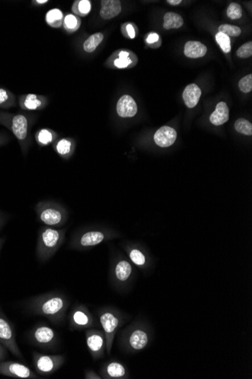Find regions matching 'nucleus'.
Segmentation results:
<instances>
[{
	"label": "nucleus",
	"instance_id": "nucleus-21",
	"mask_svg": "<svg viewBox=\"0 0 252 379\" xmlns=\"http://www.w3.org/2000/svg\"><path fill=\"white\" fill-rule=\"evenodd\" d=\"M132 268L130 263L126 260H121L115 268V275L116 279L120 282H125L132 274Z\"/></svg>",
	"mask_w": 252,
	"mask_h": 379
},
{
	"label": "nucleus",
	"instance_id": "nucleus-36",
	"mask_svg": "<svg viewBox=\"0 0 252 379\" xmlns=\"http://www.w3.org/2000/svg\"><path fill=\"white\" fill-rule=\"evenodd\" d=\"M71 146H72V143L71 141L63 139L57 144L56 149L60 155H65L70 153L71 151Z\"/></svg>",
	"mask_w": 252,
	"mask_h": 379
},
{
	"label": "nucleus",
	"instance_id": "nucleus-18",
	"mask_svg": "<svg viewBox=\"0 0 252 379\" xmlns=\"http://www.w3.org/2000/svg\"><path fill=\"white\" fill-rule=\"evenodd\" d=\"M147 342V335L141 329L135 330L129 336V344L133 350H139L144 348Z\"/></svg>",
	"mask_w": 252,
	"mask_h": 379
},
{
	"label": "nucleus",
	"instance_id": "nucleus-38",
	"mask_svg": "<svg viewBox=\"0 0 252 379\" xmlns=\"http://www.w3.org/2000/svg\"><path fill=\"white\" fill-rule=\"evenodd\" d=\"M122 31L123 34H125V37H128L130 39H134L135 38V28H134L132 24L125 23V24L122 25Z\"/></svg>",
	"mask_w": 252,
	"mask_h": 379
},
{
	"label": "nucleus",
	"instance_id": "nucleus-2",
	"mask_svg": "<svg viewBox=\"0 0 252 379\" xmlns=\"http://www.w3.org/2000/svg\"><path fill=\"white\" fill-rule=\"evenodd\" d=\"M65 229L44 228L39 233L37 244V255L41 261L52 257L58 250L65 239Z\"/></svg>",
	"mask_w": 252,
	"mask_h": 379
},
{
	"label": "nucleus",
	"instance_id": "nucleus-37",
	"mask_svg": "<svg viewBox=\"0 0 252 379\" xmlns=\"http://www.w3.org/2000/svg\"><path fill=\"white\" fill-rule=\"evenodd\" d=\"M130 258L135 264L142 266L144 264L146 259L142 252L137 249H133L130 252Z\"/></svg>",
	"mask_w": 252,
	"mask_h": 379
},
{
	"label": "nucleus",
	"instance_id": "nucleus-31",
	"mask_svg": "<svg viewBox=\"0 0 252 379\" xmlns=\"http://www.w3.org/2000/svg\"><path fill=\"white\" fill-rule=\"evenodd\" d=\"M226 14L230 19H239V18H242V15H243V9H242L241 5L236 3V2H232L227 8Z\"/></svg>",
	"mask_w": 252,
	"mask_h": 379
},
{
	"label": "nucleus",
	"instance_id": "nucleus-3",
	"mask_svg": "<svg viewBox=\"0 0 252 379\" xmlns=\"http://www.w3.org/2000/svg\"><path fill=\"white\" fill-rule=\"evenodd\" d=\"M27 338L33 345L44 349L52 348L58 342V336L53 329L42 324L33 328L27 334Z\"/></svg>",
	"mask_w": 252,
	"mask_h": 379
},
{
	"label": "nucleus",
	"instance_id": "nucleus-45",
	"mask_svg": "<svg viewBox=\"0 0 252 379\" xmlns=\"http://www.w3.org/2000/svg\"><path fill=\"white\" fill-rule=\"evenodd\" d=\"M36 2L39 4H44L45 2H48V1L47 0H37Z\"/></svg>",
	"mask_w": 252,
	"mask_h": 379
},
{
	"label": "nucleus",
	"instance_id": "nucleus-28",
	"mask_svg": "<svg viewBox=\"0 0 252 379\" xmlns=\"http://www.w3.org/2000/svg\"><path fill=\"white\" fill-rule=\"evenodd\" d=\"M81 20L74 15H68L64 20V26L69 32L77 31L80 27Z\"/></svg>",
	"mask_w": 252,
	"mask_h": 379
},
{
	"label": "nucleus",
	"instance_id": "nucleus-8",
	"mask_svg": "<svg viewBox=\"0 0 252 379\" xmlns=\"http://www.w3.org/2000/svg\"><path fill=\"white\" fill-rule=\"evenodd\" d=\"M100 321L102 323L105 331L106 348L108 353H110L112 342L114 339L116 330L120 324L119 318L110 311H105L100 316Z\"/></svg>",
	"mask_w": 252,
	"mask_h": 379
},
{
	"label": "nucleus",
	"instance_id": "nucleus-32",
	"mask_svg": "<svg viewBox=\"0 0 252 379\" xmlns=\"http://www.w3.org/2000/svg\"><path fill=\"white\" fill-rule=\"evenodd\" d=\"M129 54L125 51H122L119 53V58L115 60L114 65L118 68H127L131 64V60L129 58Z\"/></svg>",
	"mask_w": 252,
	"mask_h": 379
},
{
	"label": "nucleus",
	"instance_id": "nucleus-23",
	"mask_svg": "<svg viewBox=\"0 0 252 379\" xmlns=\"http://www.w3.org/2000/svg\"><path fill=\"white\" fill-rule=\"evenodd\" d=\"M104 34L102 33H96L89 37L84 42V50L86 52H93L96 49L97 47L103 41Z\"/></svg>",
	"mask_w": 252,
	"mask_h": 379
},
{
	"label": "nucleus",
	"instance_id": "nucleus-42",
	"mask_svg": "<svg viewBox=\"0 0 252 379\" xmlns=\"http://www.w3.org/2000/svg\"><path fill=\"white\" fill-rule=\"evenodd\" d=\"M85 379H101V378L95 374L93 372H90V373H87Z\"/></svg>",
	"mask_w": 252,
	"mask_h": 379
},
{
	"label": "nucleus",
	"instance_id": "nucleus-17",
	"mask_svg": "<svg viewBox=\"0 0 252 379\" xmlns=\"http://www.w3.org/2000/svg\"><path fill=\"white\" fill-rule=\"evenodd\" d=\"M207 47L199 41H188L184 45V55L187 58H198L206 55Z\"/></svg>",
	"mask_w": 252,
	"mask_h": 379
},
{
	"label": "nucleus",
	"instance_id": "nucleus-33",
	"mask_svg": "<svg viewBox=\"0 0 252 379\" xmlns=\"http://www.w3.org/2000/svg\"><path fill=\"white\" fill-rule=\"evenodd\" d=\"M236 55L241 58H248L252 55V42H246L238 48Z\"/></svg>",
	"mask_w": 252,
	"mask_h": 379
},
{
	"label": "nucleus",
	"instance_id": "nucleus-4",
	"mask_svg": "<svg viewBox=\"0 0 252 379\" xmlns=\"http://www.w3.org/2000/svg\"><path fill=\"white\" fill-rule=\"evenodd\" d=\"M0 344H2L14 356L23 359L22 353L20 350L15 338V329L10 323L2 309L0 308Z\"/></svg>",
	"mask_w": 252,
	"mask_h": 379
},
{
	"label": "nucleus",
	"instance_id": "nucleus-44",
	"mask_svg": "<svg viewBox=\"0 0 252 379\" xmlns=\"http://www.w3.org/2000/svg\"><path fill=\"white\" fill-rule=\"evenodd\" d=\"M4 222H5V219L2 215L0 214V227H2V225L4 224Z\"/></svg>",
	"mask_w": 252,
	"mask_h": 379
},
{
	"label": "nucleus",
	"instance_id": "nucleus-12",
	"mask_svg": "<svg viewBox=\"0 0 252 379\" xmlns=\"http://www.w3.org/2000/svg\"><path fill=\"white\" fill-rule=\"evenodd\" d=\"M86 336L87 345L89 347L92 355L95 357L102 355L106 345L105 336L100 333H92V332L87 333Z\"/></svg>",
	"mask_w": 252,
	"mask_h": 379
},
{
	"label": "nucleus",
	"instance_id": "nucleus-13",
	"mask_svg": "<svg viewBox=\"0 0 252 379\" xmlns=\"http://www.w3.org/2000/svg\"><path fill=\"white\" fill-rule=\"evenodd\" d=\"M122 11V5L119 0H103L100 15L103 19L109 20L119 15Z\"/></svg>",
	"mask_w": 252,
	"mask_h": 379
},
{
	"label": "nucleus",
	"instance_id": "nucleus-16",
	"mask_svg": "<svg viewBox=\"0 0 252 379\" xmlns=\"http://www.w3.org/2000/svg\"><path fill=\"white\" fill-rule=\"evenodd\" d=\"M229 114H230V111L226 102H219L216 105V111L211 115V123L216 126L223 125L226 121H228Z\"/></svg>",
	"mask_w": 252,
	"mask_h": 379
},
{
	"label": "nucleus",
	"instance_id": "nucleus-40",
	"mask_svg": "<svg viewBox=\"0 0 252 379\" xmlns=\"http://www.w3.org/2000/svg\"><path fill=\"white\" fill-rule=\"evenodd\" d=\"M8 351L2 344H0V362L6 360L8 356Z\"/></svg>",
	"mask_w": 252,
	"mask_h": 379
},
{
	"label": "nucleus",
	"instance_id": "nucleus-19",
	"mask_svg": "<svg viewBox=\"0 0 252 379\" xmlns=\"http://www.w3.org/2000/svg\"><path fill=\"white\" fill-rule=\"evenodd\" d=\"M105 236L103 232L98 231H92L88 232L79 239V245L82 247H91L95 246L103 242Z\"/></svg>",
	"mask_w": 252,
	"mask_h": 379
},
{
	"label": "nucleus",
	"instance_id": "nucleus-22",
	"mask_svg": "<svg viewBox=\"0 0 252 379\" xmlns=\"http://www.w3.org/2000/svg\"><path fill=\"white\" fill-rule=\"evenodd\" d=\"M106 373L108 377L112 379H120L125 377L126 375L123 365L117 362L109 363L106 367Z\"/></svg>",
	"mask_w": 252,
	"mask_h": 379
},
{
	"label": "nucleus",
	"instance_id": "nucleus-35",
	"mask_svg": "<svg viewBox=\"0 0 252 379\" xmlns=\"http://www.w3.org/2000/svg\"><path fill=\"white\" fill-rule=\"evenodd\" d=\"M37 139L42 145H48L53 140V134L48 129H41L37 135Z\"/></svg>",
	"mask_w": 252,
	"mask_h": 379
},
{
	"label": "nucleus",
	"instance_id": "nucleus-26",
	"mask_svg": "<svg viewBox=\"0 0 252 379\" xmlns=\"http://www.w3.org/2000/svg\"><path fill=\"white\" fill-rule=\"evenodd\" d=\"M41 105H42V102L34 94L26 95L21 103V107L23 108L31 110V111L38 109Z\"/></svg>",
	"mask_w": 252,
	"mask_h": 379
},
{
	"label": "nucleus",
	"instance_id": "nucleus-14",
	"mask_svg": "<svg viewBox=\"0 0 252 379\" xmlns=\"http://www.w3.org/2000/svg\"><path fill=\"white\" fill-rule=\"evenodd\" d=\"M202 91L196 84H191L185 87L183 92V99L187 108H193L197 105L200 99Z\"/></svg>",
	"mask_w": 252,
	"mask_h": 379
},
{
	"label": "nucleus",
	"instance_id": "nucleus-27",
	"mask_svg": "<svg viewBox=\"0 0 252 379\" xmlns=\"http://www.w3.org/2000/svg\"><path fill=\"white\" fill-rule=\"evenodd\" d=\"M235 129L239 133L243 134L246 136L252 135V125L244 118H239L236 121Z\"/></svg>",
	"mask_w": 252,
	"mask_h": 379
},
{
	"label": "nucleus",
	"instance_id": "nucleus-43",
	"mask_svg": "<svg viewBox=\"0 0 252 379\" xmlns=\"http://www.w3.org/2000/svg\"><path fill=\"white\" fill-rule=\"evenodd\" d=\"M181 0H168L167 1L168 3L172 5H179V4L181 3Z\"/></svg>",
	"mask_w": 252,
	"mask_h": 379
},
{
	"label": "nucleus",
	"instance_id": "nucleus-15",
	"mask_svg": "<svg viewBox=\"0 0 252 379\" xmlns=\"http://www.w3.org/2000/svg\"><path fill=\"white\" fill-rule=\"evenodd\" d=\"M91 324V319L85 310L75 308L70 315V326L72 329L86 327Z\"/></svg>",
	"mask_w": 252,
	"mask_h": 379
},
{
	"label": "nucleus",
	"instance_id": "nucleus-39",
	"mask_svg": "<svg viewBox=\"0 0 252 379\" xmlns=\"http://www.w3.org/2000/svg\"><path fill=\"white\" fill-rule=\"evenodd\" d=\"M9 95L5 89L0 88V105H3L8 102Z\"/></svg>",
	"mask_w": 252,
	"mask_h": 379
},
{
	"label": "nucleus",
	"instance_id": "nucleus-6",
	"mask_svg": "<svg viewBox=\"0 0 252 379\" xmlns=\"http://www.w3.org/2000/svg\"><path fill=\"white\" fill-rule=\"evenodd\" d=\"M0 375L15 379H38V376L26 365L6 360L0 362Z\"/></svg>",
	"mask_w": 252,
	"mask_h": 379
},
{
	"label": "nucleus",
	"instance_id": "nucleus-10",
	"mask_svg": "<svg viewBox=\"0 0 252 379\" xmlns=\"http://www.w3.org/2000/svg\"><path fill=\"white\" fill-rule=\"evenodd\" d=\"M116 111L121 118H132L138 112V105L131 95H124L118 101Z\"/></svg>",
	"mask_w": 252,
	"mask_h": 379
},
{
	"label": "nucleus",
	"instance_id": "nucleus-24",
	"mask_svg": "<svg viewBox=\"0 0 252 379\" xmlns=\"http://www.w3.org/2000/svg\"><path fill=\"white\" fill-rule=\"evenodd\" d=\"M72 9L75 15L85 17L89 15L90 12L92 9V3L89 0H78L74 2Z\"/></svg>",
	"mask_w": 252,
	"mask_h": 379
},
{
	"label": "nucleus",
	"instance_id": "nucleus-11",
	"mask_svg": "<svg viewBox=\"0 0 252 379\" xmlns=\"http://www.w3.org/2000/svg\"><path fill=\"white\" fill-rule=\"evenodd\" d=\"M177 139V132L175 129L168 126L159 128L154 135V142L162 148L169 147L175 143Z\"/></svg>",
	"mask_w": 252,
	"mask_h": 379
},
{
	"label": "nucleus",
	"instance_id": "nucleus-29",
	"mask_svg": "<svg viewBox=\"0 0 252 379\" xmlns=\"http://www.w3.org/2000/svg\"><path fill=\"white\" fill-rule=\"evenodd\" d=\"M219 32L230 37H239L242 34V31L239 27L233 26L230 24H222L218 28Z\"/></svg>",
	"mask_w": 252,
	"mask_h": 379
},
{
	"label": "nucleus",
	"instance_id": "nucleus-25",
	"mask_svg": "<svg viewBox=\"0 0 252 379\" xmlns=\"http://www.w3.org/2000/svg\"><path fill=\"white\" fill-rule=\"evenodd\" d=\"M46 22L52 28H60L63 21V13L58 8L50 10L46 14Z\"/></svg>",
	"mask_w": 252,
	"mask_h": 379
},
{
	"label": "nucleus",
	"instance_id": "nucleus-20",
	"mask_svg": "<svg viewBox=\"0 0 252 379\" xmlns=\"http://www.w3.org/2000/svg\"><path fill=\"white\" fill-rule=\"evenodd\" d=\"M183 19L175 12H168L164 15L163 28L166 30L178 29L183 26Z\"/></svg>",
	"mask_w": 252,
	"mask_h": 379
},
{
	"label": "nucleus",
	"instance_id": "nucleus-7",
	"mask_svg": "<svg viewBox=\"0 0 252 379\" xmlns=\"http://www.w3.org/2000/svg\"><path fill=\"white\" fill-rule=\"evenodd\" d=\"M38 214L40 221L46 226L58 227L67 221L66 211L58 207H40L38 208Z\"/></svg>",
	"mask_w": 252,
	"mask_h": 379
},
{
	"label": "nucleus",
	"instance_id": "nucleus-34",
	"mask_svg": "<svg viewBox=\"0 0 252 379\" xmlns=\"http://www.w3.org/2000/svg\"><path fill=\"white\" fill-rule=\"evenodd\" d=\"M239 88L245 93H249L252 90V75H246L239 82Z\"/></svg>",
	"mask_w": 252,
	"mask_h": 379
},
{
	"label": "nucleus",
	"instance_id": "nucleus-1",
	"mask_svg": "<svg viewBox=\"0 0 252 379\" xmlns=\"http://www.w3.org/2000/svg\"><path fill=\"white\" fill-rule=\"evenodd\" d=\"M69 305L65 293L52 292L28 299L24 307L30 314L43 316L52 323L61 324L65 320Z\"/></svg>",
	"mask_w": 252,
	"mask_h": 379
},
{
	"label": "nucleus",
	"instance_id": "nucleus-5",
	"mask_svg": "<svg viewBox=\"0 0 252 379\" xmlns=\"http://www.w3.org/2000/svg\"><path fill=\"white\" fill-rule=\"evenodd\" d=\"M63 355H45L34 352L33 361L37 373L42 376H49L59 370L65 362Z\"/></svg>",
	"mask_w": 252,
	"mask_h": 379
},
{
	"label": "nucleus",
	"instance_id": "nucleus-9",
	"mask_svg": "<svg viewBox=\"0 0 252 379\" xmlns=\"http://www.w3.org/2000/svg\"><path fill=\"white\" fill-rule=\"evenodd\" d=\"M29 122L24 115H15L11 118V129L20 142H24L28 136Z\"/></svg>",
	"mask_w": 252,
	"mask_h": 379
},
{
	"label": "nucleus",
	"instance_id": "nucleus-30",
	"mask_svg": "<svg viewBox=\"0 0 252 379\" xmlns=\"http://www.w3.org/2000/svg\"><path fill=\"white\" fill-rule=\"evenodd\" d=\"M216 41L220 45L222 50L225 53H228L231 51V45H230V40L228 36L225 35L222 33H217L216 34Z\"/></svg>",
	"mask_w": 252,
	"mask_h": 379
},
{
	"label": "nucleus",
	"instance_id": "nucleus-46",
	"mask_svg": "<svg viewBox=\"0 0 252 379\" xmlns=\"http://www.w3.org/2000/svg\"><path fill=\"white\" fill-rule=\"evenodd\" d=\"M4 242H5V239H0V250H1L2 246H3Z\"/></svg>",
	"mask_w": 252,
	"mask_h": 379
},
{
	"label": "nucleus",
	"instance_id": "nucleus-41",
	"mask_svg": "<svg viewBox=\"0 0 252 379\" xmlns=\"http://www.w3.org/2000/svg\"><path fill=\"white\" fill-rule=\"evenodd\" d=\"M159 41V35L157 34H150L148 35L147 38H146V42L149 44L154 43V42H157Z\"/></svg>",
	"mask_w": 252,
	"mask_h": 379
}]
</instances>
